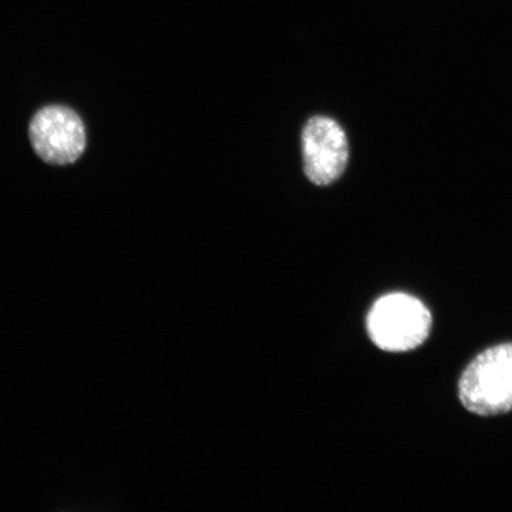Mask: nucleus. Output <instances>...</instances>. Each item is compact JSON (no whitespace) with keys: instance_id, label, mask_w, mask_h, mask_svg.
<instances>
[{"instance_id":"1","label":"nucleus","mask_w":512,"mask_h":512,"mask_svg":"<svg viewBox=\"0 0 512 512\" xmlns=\"http://www.w3.org/2000/svg\"><path fill=\"white\" fill-rule=\"evenodd\" d=\"M463 406L478 415H498L512 409V343L479 354L459 381Z\"/></svg>"},{"instance_id":"2","label":"nucleus","mask_w":512,"mask_h":512,"mask_svg":"<svg viewBox=\"0 0 512 512\" xmlns=\"http://www.w3.org/2000/svg\"><path fill=\"white\" fill-rule=\"evenodd\" d=\"M368 332L377 347L401 352L420 347L430 335L432 317L418 298L406 293L377 300L368 316Z\"/></svg>"},{"instance_id":"3","label":"nucleus","mask_w":512,"mask_h":512,"mask_svg":"<svg viewBox=\"0 0 512 512\" xmlns=\"http://www.w3.org/2000/svg\"><path fill=\"white\" fill-rule=\"evenodd\" d=\"M29 133L37 156L51 165L72 164L85 151V125L79 114L66 106L42 108L32 118Z\"/></svg>"},{"instance_id":"4","label":"nucleus","mask_w":512,"mask_h":512,"mask_svg":"<svg viewBox=\"0 0 512 512\" xmlns=\"http://www.w3.org/2000/svg\"><path fill=\"white\" fill-rule=\"evenodd\" d=\"M303 157L307 177L328 185L342 176L349 159L348 139L336 121L312 118L304 128Z\"/></svg>"}]
</instances>
